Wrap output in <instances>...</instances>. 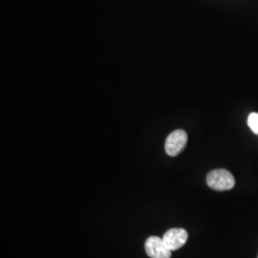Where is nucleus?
Segmentation results:
<instances>
[{"label":"nucleus","instance_id":"nucleus-1","mask_svg":"<svg viewBox=\"0 0 258 258\" xmlns=\"http://www.w3.org/2000/svg\"><path fill=\"white\" fill-rule=\"evenodd\" d=\"M208 185L217 191L230 190L235 185V180L230 171L226 169H215L207 176Z\"/></svg>","mask_w":258,"mask_h":258},{"label":"nucleus","instance_id":"nucleus-5","mask_svg":"<svg viewBox=\"0 0 258 258\" xmlns=\"http://www.w3.org/2000/svg\"><path fill=\"white\" fill-rule=\"evenodd\" d=\"M248 125L251 131L258 135V113H251L248 118Z\"/></svg>","mask_w":258,"mask_h":258},{"label":"nucleus","instance_id":"nucleus-3","mask_svg":"<svg viewBox=\"0 0 258 258\" xmlns=\"http://www.w3.org/2000/svg\"><path fill=\"white\" fill-rule=\"evenodd\" d=\"M145 249L150 258L171 257V250L166 247L163 238L158 236L148 237L145 243Z\"/></svg>","mask_w":258,"mask_h":258},{"label":"nucleus","instance_id":"nucleus-4","mask_svg":"<svg viewBox=\"0 0 258 258\" xmlns=\"http://www.w3.org/2000/svg\"><path fill=\"white\" fill-rule=\"evenodd\" d=\"M188 239L187 231L181 228H174L166 231L163 236V240L166 247L171 251L182 248Z\"/></svg>","mask_w":258,"mask_h":258},{"label":"nucleus","instance_id":"nucleus-2","mask_svg":"<svg viewBox=\"0 0 258 258\" xmlns=\"http://www.w3.org/2000/svg\"><path fill=\"white\" fill-rule=\"evenodd\" d=\"M187 143V134L182 129H177L171 132L166 140L165 149L168 156L179 155L185 148Z\"/></svg>","mask_w":258,"mask_h":258}]
</instances>
